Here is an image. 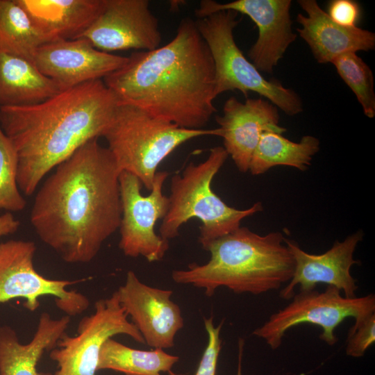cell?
<instances>
[{
	"mask_svg": "<svg viewBox=\"0 0 375 375\" xmlns=\"http://www.w3.org/2000/svg\"><path fill=\"white\" fill-rule=\"evenodd\" d=\"M98 139L56 167L38 191L30 214L39 238L67 263L91 262L120 225L121 172Z\"/></svg>",
	"mask_w": 375,
	"mask_h": 375,
	"instance_id": "1",
	"label": "cell"
},
{
	"mask_svg": "<svg viewBox=\"0 0 375 375\" xmlns=\"http://www.w3.org/2000/svg\"><path fill=\"white\" fill-rule=\"evenodd\" d=\"M103 81L119 103L181 128L202 129L217 111L214 62L190 17L167 44L133 53Z\"/></svg>",
	"mask_w": 375,
	"mask_h": 375,
	"instance_id": "2",
	"label": "cell"
},
{
	"mask_svg": "<svg viewBox=\"0 0 375 375\" xmlns=\"http://www.w3.org/2000/svg\"><path fill=\"white\" fill-rule=\"evenodd\" d=\"M119 101L103 79L28 106H0V126L18 158L17 185L32 195L42 178L88 141L102 137Z\"/></svg>",
	"mask_w": 375,
	"mask_h": 375,
	"instance_id": "3",
	"label": "cell"
},
{
	"mask_svg": "<svg viewBox=\"0 0 375 375\" xmlns=\"http://www.w3.org/2000/svg\"><path fill=\"white\" fill-rule=\"evenodd\" d=\"M284 242L280 232L260 235L240 226L210 244L207 262L174 270L172 278L203 289L208 297L219 287L256 295L276 290L290 281L294 270V260Z\"/></svg>",
	"mask_w": 375,
	"mask_h": 375,
	"instance_id": "4",
	"label": "cell"
},
{
	"mask_svg": "<svg viewBox=\"0 0 375 375\" xmlns=\"http://www.w3.org/2000/svg\"><path fill=\"white\" fill-rule=\"evenodd\" d=\"M228 156L223 147H215L204 161L190 162L172 177L169 206L159 228L163 239L176 238L182 225L197 218L201 222L199 242L207 251L213 241L240 228L242 219L262 210L260 202L243 210L231 207L212 190V180Z\"/></svg>",
	"mask_w": 375,
	"mask_h": 375,
	"instance_id": "5",
	"label": "cell"
},
{
	"mask_svg": "<svg viewBox=\"0 0 375 375\" xmlns=\"http://www.w3.org/2000/svg\"><path fill=\"white\" fill-rule=\"evenodd\" d=\"M219 137V129H187L118 103L103 138L120 172L135 175L150 191L160 163L176 149L198 137Z\"/></svg>",
	"mask_w": 375,
	"mask_h": 375,
	"instance_id": "6",
	"label": "cell"
},
{
	"mask_svg": "<svg viewBox=\"0 0 375 375\" xmlns=\"http://www.w3.org/2000/svg\"><path fill=\"white\" fill-rule=\"evenodd\" d=\"M238 12L221 10L195 20L207 44L215 67V95L239 90L247 98L249 92L268 99L286 115L303 110L299 96L276 80H267L238 47L233 31L240 23Z\"/></svg>",
	"mask_w": 375,
	"mask_h": 375,
	"instance_id": "7",
	"label": "cell"
},
{
	"mask_svg": "<svg viewBox=\"0 0 375 375\" xmlns=\"http://www.w3.org/2000/svg\"><path fill=\"white\" fill-rule=\"evenodd\" d=\"M292 299L288 306L272 314L252 333L263 339L272 349L281 346L288 330L302 324L321 328L320 340L332 346L338 340L335 329L346 318L353 317L358 322L375 312L374 294L348 298L331 286L321 292L315 290L300 292Z\"/></svg>",
	"mask_w": 375,
	"mask_h": 375,
	"instance_id": "8",
	"label": "cell"
},
{
	"mask_svg": "<svg viewBox=\"0 0 375 375\" xmlns=\"http://www.w3.org/2000/svg\"><path fill=\"white\" fill-rule=\"evenodd\" d=\"M35 251L33 241L10 240L0 243V303L20 298L24 300V306L34 312L40 306V298L50 296L57 308L70 317L84 312L90 305L88 298L67 289L84 279L44 277L34 267Z\"/></svg>",
	"mask_w": 375,
	"mask_h": 375,
	"instance_id": "9",
	"label": "cell"
},
{
	"mask_svg": "<svg viewBox=\"0 0 375 375\" xmlns=\"http://www.w3.org/2000/svg\"><path fill=\"white\" fill-rule=\"evenodd\" d=\"M93 313L79 321L77 334L65 333L49 353L58 369L53 375H96L101 349L104 342L117 335H126L140 344L144 340L128 320L117 291L94 303Z\"/></svg>",
	"mask_w": 375,
	"mask_h": 375,
	"instance_id": "10",
	"label": "cell"
},
{
	"mask_svg": "<svg viewBox=\"0 0 375 375\" xmlns=\"http://www.w3.org/2000/svg\"><path fill=\"white\" fill-rule=\"evenodd\" d=\"M168 176L166 171L157 172L150 194L144 196L141 193L142 184L138 177L128 172H120L122 217L119 247L126 256H142L152 262L160 261L165 256L169 241L156 233L155 226L169 209V197L162 193Z\"/></svg>",
	"mask_w": 375,
	"mask_h": 375,
	"instance_id": "11",
	"label": "cell"
},
{
	"mask_svg": "<svg viewBox=\"0 0 375 375\" xmlns=\"http://www.w3.org/2000/svg\"><path fill=\"white\" fill-rule=\"evenodd\" d=\"M149 6L148 0H104L97 17L78 38L106 53L154 50L162 35Z\"/></svg>",
	"mask_w": 375,
	"mask_h": 375,
	"instance_id": "12",
	"label": "cell"
},
{
	"mask_svg": "<svg viewBox=\"0 0 375 375\" xmlns=\"http://www.w3.org/2000/svg\"><path fill=\"white\" fill-rule=\"evenodd\" d=\"M291 4L290 0H236L224 3L202 0L195 15L201 18L228 10L247 15L258 29L257 40L248 56L259 72L272 73L297 38L292 30Z\"/></svg>",
	"mask_w": 375,
	"mask_h": 375,
	"instance_id": "13",
	"label": "cell"
},
{
	"mask_svg": "<svg viewBox=\"0 0 375 375\" xmlns=\"http://www.w3.org/2000/svg\"><path fill=\"white\" fill-rule=\"evenodd\" d=\"M116 291L124 312L145 344L162 349L174 346L175 337L183 328L184 319L180 307L172 300V290L149 286L130 270L124 283Z\"/></svg>",
	"mask_w": 375,
	"mask_h": 375,
	"instance_id": "14",
	"label": "cell"
},
{
	"mask_svg": "<svg viewBox=\"0 0 375 375\" xmlns=\"http://www.w3.org/2000/svg\"><path fill=\"white\" fill-rule=\"evenodd\" d=\"M128 57L94 48L87 40H58L40 45L32 62L62 90L98 79L122 67Z\"/></svg>",
	"mask_w": 375,
	"mask_h": 375,
	"instance_id": "15",
	"label": "cell"
},
{
	"mask_svg": "<svg viewBox=\"0 0 375 375\" xmlns=\"http://www.w3.org/2000/svg\"><path fill=\"white\" fill-rule=\"evenodd\" d=\"M362 238V231H358L342 242L336 241L322 254L307 253L295 242L285 238V245L294 260V270L288 284L281 290V298L292 299L297 286L300 292H307L315 290L320 283L342 291L346 297H356L358 286L351 274V268L359 262L354 260L353 253Z\"/></svg>",
	"mask_w": 375,
	"mask_h": 375,
	"instance_id": "16",
	"label": "cell"
},
{
	"mask_svg": "<svg viewBox=\"0 0 375 375\" xmlns=\"http://www.w3.org/2000/svg\"><path fill=\"white\" fill-rule=\"evenodd\" d=\"M277 108L262 98L249 99L242 103L235 97L228 99L223 115L216 116L224 148L241 172L249 171L252 154L262 133L286 131L279 124Z\"/></svg>",
	"mask_w": 375,
	"mask_h": 375,
	"instance_id": "17",
	"label": "cell"
},
{
	"mask_svg": "<svg viewBox=\"0 0 375 375\" xmlns=\"http://www.w3.org/2000/svg\"><path fill=\"white\" fill-rule=\"evenodd\" d=\"M307 15L299 14L297 28L318 63L332 62L338 56L375 47V34L358 26L344 27L335 23L315 0H299Z\"/></svg>",
	"mask_w": 375,
	"mask_h": 375,
	"instance_id": "18",
	"label": "cell"
},
{
	"mask_svg": "<svg viewBox=\"0 0 375 375\" xmlns=\"http://www.w3.org/2000/svg\"><path fill=\"white\" fill-rule=\"evenodd\" d=\"M70 317L52 318L47 312L39 317L36 331L27 344L20 342L15 329L0 326V375H53L38 370V364L46 351L56 347L66 333Z\"/></svg>",
	"mask_w": 375,
	"mask_h": 375,
	"instance_id": "19",
	"label": "cell"
},
{
	"mask_svg": "<svg viewBox=\"0 0 375 375\" xmlns=\"http://www.w3.org/2000/svg\"><path fill=\"white\" fill-rule=\"evenodd\" d=\"M47 42L78 38L101 10L104 0H17Z\"/></svg>",
	"mask_w": 375,
	"mask_h": 375,
	"instance_id": "20",
	"label": "cell"
},
{
	"mask_svg": "<svg viewBox=\"0 0 375 375\" xmlns=\"http://www.w3.org/2000/svg\"><path fill=\"white\" fill-rule=\"evenodd\" d=\"M60 91L31 60L0 51V106L38 103Z\"/></svg>",
	"mask_w": 375,
	"mask_h": 375,
	"instance_id": "21",
	"label": "cell"
},
{
	"mask_svg": "<svg viewBox=\"0 0 375 375\" xmlns=\"http://www.w3.org/2000/svg\"><path fill=\"white\" fill-rule=\"evenodd\" d=\"M319 150V140L312 135H304L297 142L282 134L265 132L252 154L249 172L257 176L281 165L305 171Z\"/></svg>",
	"mask_w": 375,
	"mask_h": 375,
	"instance_id": "22",
	"label": "cell"
},
{
	"mask_svg": "<svg viewBox=\"0 0 375 375\" xmlns=\"http://www.w3.org/2000/svg\"><path fill=\"white\" fill-rule=\"evenodd\" d=\"M178 360V356L164 349H136L111 338L101 349L97 371L110 369L124 375H161L171 371Z\"/></svg>",
	"mask_w": 375,
	"mask_h": 375,
	"instance_id": "23",
	"label": "cell"
},
{
	"mask_svg": "<svg viewBox=\"0 0 375 375\" xmlns=\"http://www.w3.org/2000/svg\"><path fill=\"white\" fill-rule=\"evenodd\" d=\"M46 42L17 0H0V51L32 61L37 49Z\"/></svg>",
	"mask_w": 375,
	"mask_h": 375,
	"instance_id": "24",
	"label": "cell"
},
{
	"mask_svg": "<svg viewBox=\"0 0 375 375\" xmlns=\"http://www.w3.org/2000/svg\"><path fill=\"white\" fill-rule=\"evenodd\" d=\"M331 63L356 95L364 114L373 118L375 116V93L373 73L369 65L353 52L338 56Z\"/></svg>",
	"mask_w": 375,
	"mask_h": 375,
	"instance_id": "25",
	"label": "cell"
},
{
	"mask_svg": "<svg viewBox=\"0 0 375 375\" xmlns=\"http://www.w3.org/2000/svg\"><path fill=\"white\" fill-rule=\"evenodd\" d=\"M17 169L16 150L0 126V210L18 212L26 205L17 185Z\"/></svg>",
	"mask_w": 375,
	"mask_h": 375,
	"instance_id": "26",
	"label": "cell"
},
{
	"mask_svg": "<svg viewBox=\"0 0 375 375\" xmlns=\"http://www.w3.org/2000/svg\"><path fill=\"white\" fill-rule=\"evenodd\" d=\"M223 323L222 321L215 326L212 317L203 318V324L208 335V342L194 375H216L218 358L222 349L220 332ZM167 374L176 375L172 370L168 372Z\"/></svg>",
	"mask_w": 375,
	"mask_h": 375,
	"instance_id": "27",
	"label": "cell"
},
{
	"mask_svg": "<svg viewBox=\"0 0 375 375\" xmlns=\"http://www.w3.org/2000/svg\"><path fill=\"white\" fill-rule=\"evenodd\" d=\"M375 341V312L364 319L355 322L349 331L346 353L353 358L364 356Z\"/></svg>",
	"mask_w": 375,
	"mask_h": 375,
	"instance_id": "28",
	"label": "cell"
},
{
	"mask_svg": "<svg viewBox=\"0 0 375 375\" xmlns=\"http://www.w3.org/2000/svg\"><path fill=\"white\" fill-rule=\"evenodd\" d=\"M327 14L336 24L355 27L360 17V5L352 0H333L327 7Z\"/></svg>",
	"mask_w": 375,
	"mask_h": 375,
	"instance_id": "29",
	"label": "cell"
},
{
	"mask_svg": "<svg viewBox=\"0 0 375 375\" xmlns=\"http://www.w3.org/2000/svg\"><path fill=\"white\" fill-rule=\"evenodd\" d=\"M19 225V221L11 212H7L0 215V238L15 233Z\"/></svg>",
	"mask_w": 375,
	"mask_h": 375,
	"instance_id": "30",
	"label": "cell"
},
{
	"mask_svg": "<svg viewBox=\"0 0 375 375\" xmlns=\"http://www.w3.org/2000/svg\"><path fill=\"white\" fill-rule=\"evenodd\" d=\"M244 340L242 338L238 340V362L236 375H242V361L244 351Z\"/></svg>",
	"mask_w": 375,
	"mask_h": 375,
	"instance_id": "31",
	"label": "cell"
}]
</instances>
